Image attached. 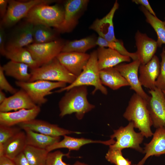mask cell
Wrapping results in <instances>:
<instances>
[{
	"instance_id": "obj_1",
	"label": "cell",
	"mask_w": 165,
	"mask_h": 165,
	"mask_svg": "<svg viewBox=\"0 0 165 165\" xmlns=\"http://www.w3.org/2000/svg\"><path fill=\"white\" fill-rule=\"evenodd\" d=\"M87 95L86 86H76L67 91L59 102L60 117L75 113L78 119H82L86 113L95 107L88 101Z\"/></svg>"
},
{
	"instance_id": "obj_2",
	"label": "cell",
	"mask_w": 165,
	"mask_h": 165,
	"mask_svg": "<svg viewBox=\"0 0 165 165\" xmlns=\"http://www.w3.org/2000/svg\"><path fill=\"white\" fill-rule=\"evenodd\" d=\"M123 116L132 122L134 127L138 128L144 137L147 138L153 135L151 129L152 123L147 101L136 93L131 97Z\"/></svg>"
},
{
	"instance_id": "obj_3",
	"label": "cell",
	"mask_w": 165,
	"mask_h": 165,
	"mask_svg": "<svg viewBox=\"0 0 165 165\" xmlns=\"http://www.w3.org/2000/svg\"><path fill=\"white\" fill-rule=\"evenodd\" d=\"M89 61L81 74L72 83L66 87L56 90L57 93L68 91L76 86H92L94 89L92 94L99 90L104 95H107V89L102 84L100 77V71L98 65L97 51H94L90 54Z\"/></svg>"
},
{
	"instance_id": "obj_4",
	"label": "cell",
	"mask_w": 165,
	"mask_h": 165,
	"mask_svg": "<svg viewBox=\"0 0 165 165\" xmlns=\"http://www.w3.org/2000/svg\"><path fill=\"white\" fill-rule=\"evenodd\" d=\"M64 13V9L57 5L42 4L33 7L25 18L26 22L33 25H43L57 30L63 22Z\"/></svg>"
},
{
	"instance_id": "obj_5",
	"label": "cell",
	"mask_w": 165,
	"mask_h": 165,
	"mask_svg": "<svg viewBox=\"0 0 165 165\" xmlns=\"http://www.w3.org/2000/svg\"><path fill=\"white\" fill-rule=\"evenodd\" d=\"M28 82L38 80L60 82L71 84L77 77L70 72L56 58L36 68L31 69Z\"/></svg>"
},
{
	"instance_id": "obj_6",
	"label": "cell",
	"mask_w": 165,
	"mask_h": 165,
	"mask_svg": "<svg viewBox=\"0 0 165 165\" xmlns=\"http://www.w3.org/2000/svg\"><path fill=\"white\" fill-rule=\"evenodd\" d=\"M15 84L24 90L33 101L39 106L48 101L45 97L53 93L52 91L57 88L66 86V83L60 82H52L44 80H38L32 82L16 81Z\"/></svg>"
},
{
	"instance_id": "obj_7",
	"label": "cell",
	"mask_w": 165,
	"mask_h": 165,
	"mask_svg": "<svg viewBox=\"0 0 165 165\" xmlns=\"http://www.w3.org/2000/svg\"><path fill=\"white\" fill-rule=\"evenodd\" d=\"M134 123L130 122L126 127H121L114 130L111 139L115 138L114 143L109 145V147L122 149L127 148H131L140 152L143 153V149L140 145L143 140L144 135L140 132H136L134 130Z\"/></svg>"
},
{
	"instance_id": "obj_8",
	"label": "cell",
	"mask_w": 165,
	"mask_h": 165,
	"mask_svg": "<svg viewBox=\"0 0 165 165\" xmlns=\"http://www.w3.org/2000/svg\"><path fill=\"white\" fill-rule=\"evenodd\" d=\"M55 1L53 0H9L7 12L1 24L6 27H11L21 19L25 18L35 6L42 4H50Z\"/></svg>"
},
{
	"instance_id": "obj_9",
	"label": "cell",
	"mask_w": 165,
	"mask_h": 165,
	"mask_svg": "<svg viewBox=\"0 0 165 165\" xmlns=\"http://www.w3.org/2000/svg\"><path fill=\"white\" fill-rule=\"evenodd\" d=\"M64 44L61 40H55L42 43H32L25 47L39 67L56 58L61 52Z\"/></svg>"
},
{
	"instance_id": "obj_10",
	"label": "cell",
	"mask_w": 165,
	"mask_h": 165,
	"mask_svg": "<svg viewBox=\"0 0 165 165\" xmlns=\"http://www.w3.org/2000/svg\"><path fill=\"white\" fill-rule=\"evenodd\" d=\"M149 93L151 96L146 101L152 125L156 128H165V97L162 90L156 87Z\"/></svg>"
},
{
	"instance_id": "obj_11",
	"label": "cell",
	"mask_w": 165,
	"mask_h": 165,
	"mask_svg": "<svg viewBox=\"0 0 165 165\" xmlns=\"http://www.w3.org/2000/svg\"><path fill=\"white\" fill-rule=\"evenodd\" d=\"M87 0H69L64 4V19L57 30L62 32H68L72 31L77 24L79 16L86 6Z\"/></svg>"
},
{
	"instance_id": "obj_12",
	"label": "cell",
	"mask_w": 165,
	"mask_h": 165,
	"mask_svg": "<svg viewBox=\"0 0 165 165\" xmlns=\"http://www.w3.org/2000/svg\"><path fill=\"white\" fill-rule=\"evenodd\" d=\"M140 64V61L138 59L128 64H119L115 67L128 82L130 89L133 90L136 94L147 100L149 96L142 88L138 76Z\"/></svg>"
},
{
	"instance_id": "obj_13",
	"label": "cell",
	"mask_w": 165,
	"mask_h": 165,
	"mask_svg": "<svg viewBox=\"0 0 165 165\" xmlns=\"http://www.w3.org/2000/svg\"><path fill=\"white\" fill-rule=\"evenodd\" d=\"M22 129H28L52 137H61L72 133L81 134L79 132L70 130L59 127L57 125L36 119L18 124Z\"/></svg>"
},
{
	"instance_id": "obj_14",
	"label": "cell",
	"mask_w": 165,
	"mask_h": 165,
	"mask_svg": "<svg viewBox=\"0 0 165 165\" xmlns=\"http://www.w3.org/2000/svg\"><path fill=\"white\" fill-rule=\"evenodd\" d=\"M90 56L86 53L61 52L56 58L68 71L78 77L87 64Z\"/></svg>"
},
{
	"instance_id": "obj_15",
	"label": "cell",
	"mask_w": 165,
	"mask_h": 165,
	"mask_svg": "<svg viewBox=\"0 0 165 165\" xmlns=\"http://www.w3.org/2000/svg\"><path fill=\"white\" fill-rule=\"evenodd\" d=\"M135 39L138 59L141 64H145L155 55L158 47L156 41L139 31L136 32Z\"/></svg>"
},
{
	"instance_id": "obj_16",
	"label": "cell",
	"mask_w": 165,
	"mask_h": 165,
	"mask_svg": "<svg viewBox=\"0 0 165 165\" xmlns=\"http://www.w3.org/2000/svg\"><path fill=\"white\" fill-rule=\"evenodd\" d=\"M119 7V4L116 0L109 12L102 18L96 19L90 27L97 32L99 36L109 42L118 40L115 36L113 20Z\"/></svg>"
},
{
	"instance_id": "obj_17",
	"label": "cell",
	"mask_w": 165,
	"mask_h": 165,
	"mask_svg": "<svg viewBox=\"0 0 165 165\" xmlns=\"http://www.w3.org/2000/svg\"><path fill=\"white\" fill-rule=\"evenodd\" d=\"M139 72V79L140 84L150 90L156 88V81L160 72V63L158 57L155 55L145 64H140Z\"/></svg>"
},
{
	"instance_id": "obj_18",
	"label": "cell",
	"mask_w": 165,
	"mask_h": 165,
	"mask_svg": "<svg viewBox=\"0 0 165 165\" xmlns=\"http://www.w3.org/2000/svg\"><path fill=\"white\" fill-rule=\"evenodd\" d=\"M41 111L37 105L31 109H22L13 112H0V124L13 126L35 119Z\"/></svg>"
},
{
	"instance_id": "obj_19",
	"label": "cell",
	"mask_w": 165,
	"mask_h": 165,
	"mask_svg": "<svg viewBox=\"0 0 165 165\" xmlns=\"http://www.w3.org/2000/svg\"><path fill=\"white\" fill-rule=\"evenodd\" d=\"M37 105L32 100L27 93L20 89L12 95L7 97L0 104V112H7L22 109H31Z\"/></svg>"
},
{
	"instance_id": "obj_20",
	"label": "cell",
	"mask_w": 165,
	"mask_h": 165,
	"mask_svg": "<svg viewBox=\"0 0 165 165\" xmlns=\"http://www.w3.org/2000/svg\"><path fill=\"white\" fill-rule=\"evenodd\" d=\"M99 70L115 67L123 62H129L131 58L110 48L99 47L97 50Z\"/></svg>"
},
{
	"instance_id": "obj_21",
	"label": "cell",
	"mask_w": 165,
	"mask_h": 165,
	"mask_svg": "<svg viewBox=\"0 0 165 165\" xmlns=\"http://www.w3.org/2000/svg\"><path fill=\"white\" fill-rule=\"evenodd\" d=\"M153 135L150 142L145 144L143 153L145 155L138 163V165H143L147 158L150 156H158L165 154V128H157Z\"/></svg>"
},
{
	"instance_id": "obj_22",
	"label": "cell",
	"mask_w": 165,
	"mask_h": 165,
	"mask_svg": "<svg viewBox=\"0 0 165 165\" xmlns=\"http://www.w3.org/2000/svg\"><path fill=\"white\" fill-rule=\"evenodd\" d=\"M27 145L25 132L21 130L3 144H0V156L4 155L13 160L23 152Z\"/></svg>"
},
{
	"instance_id": "obj_23",
	"label": "cell",
	"mask_w": 165,
	"mask_h": 165,
	"mask_svg": "<svg viewBox=\"0 0 165 165\" xmlns=\"http://www.w3.org/2000/svg\"><path fill=\"white\" fill-rule=\"evenodd\" d=\"M111 139L107 141L94 140L84 138H76L67 135L64 136L61 141L57 142L48 148L46 149L49 152L60 148H65L71 150H78L82 146L91 143H99L110 145L113 143Z\"/></svg>"
},
{
	"instance_id": "obj_24",
	"label": "cell",
	"mask_w": 165,
	"mask_h": 165,
	"mask_svg": "<svg viewBox=\"0 0 165 165\" xmlns=\"http://www.w3.org/2000/svg\"><path fill=\"white\" fill-rule=\"evenodd\" d=\"M34 25L26 22L18 30L6 47V50L24 47L33 43Z\"/></svg>"
},
{
	"instance_id": "obj_25",
	"label": "cell",
	"mask_w": 165,
	"mask_h": 165,
	"mask_svg": "<svg viewBox=\"0 0 165 165\" xmlns=\"http://www.w3.org/2000/svg\"><path fill=\"white\" fill-rule=\"evenodd\" d=\"M100 77L103 85L107 86L113 90L129 86L126 79L115 67H111L100 70Z\"/></svg>"
},
{
	"instance_id": "obj_26",
	"label": "cell",
	"mask_w": 165,
	"mask_h": 165,
	"mask_svg": "<svg viewBox=\"0 0 165 165\" xmlns=\"http://www.w3.org/2000/svg\"><path fill=\"white\" fill-rule=\"evenodd\" d=\"M23 130L25 132L27 145L46 149L54 144L60 141L61 137L50 136L27 128Z\"/></svg>"
},
{
	"instance_id": "obj_27",
	"label": "cell",
	"mask_w": 165,
	"mask_h": 165,
	"mask_svg": "<svg viewBox=\"0 0 165 165\" xmlns=\"http://www.w3.org/2000/svg\"><path fill=\"white\" fill-rule=\"evenodd\" d=\"M2 66L6 75L14 78L16 81H29L31 74L28 72L30 68L27 64L10 61Z\"/></svg>"
},
{
	"instance_id": "obj_28",
	"label": "cell",
	"mask_w": 165,
	"mask_h": 165,
	"mask_svg": "<svg viewBox=\"0 0 165 165\" xmlns=\"http://www.w3.org/2000/svg\"><path fill=\"white\" fill-rule=\"evenodd\" d=\"M4 56L10 61L26 64L31 69L39 67L30 52L25 47L6 50Z\"/></svg>"
},
{
	"instance_id": "obj_29",
	"label": "cell",
	"mask_w": 165,
	"mask_h": 165,
	"mask_svg": "<svg viewBox=\"0 0 165 165\" xmlns=\"http://www.w3.org/2000/svg\"><path fill=\"white\" fill-rule=\"evenodd\" d=\"M140 9L145 17L146 21L150 24L156 33L158 47H161L162 44H165V24L164 22L156 16L152 15L143 6H141Z\"/></svg>"
},
{
	"instance_id": "obj_30",
	"label": "cell",
	"mask_w": 165,
	"mask_h": 165,
	"mask_svg": "<svg viewBox=\"0 0 165 165\" xmlns=\"http://www.w3.org/2000/svg\"><path fill=\"white\" fill-rule=\"evenodd\" d=\"M96 40L92 37L69 41L64 44L61 52H77L85 53L88 50L95 46Z\"/></svg>"
},
{
	"instance_id": "obj_31",
	"label": "cell",
	"mask_w": 165,
	"mask_h": 165,
	"mask_svg": "<svg viewBox=\"0 0 165 165\" xmlns=\"http://www.w3.org/2000/svg\"><path fill=\"white\" fill-rule=\"evenodd\" d=\"M23 152L31 165H46L49 152L46 149L27 145Z\"/></svg>"
},
{
	"instance_id": "obj_32",
	"label": "cell",
	"mask_w": 165,
	"mask_h": 165,
	"mask_svg": "<svg viewBox=\"0 0 165 165\" xmlns=\"http://www.w3.org/2000/svg\"><path fill=\"white\" fill-rule=\"evenodd\" d=\"M33 43H42L55 40V34L51 27L42 24L34 25Z\"/></svg>"
},
{
	"instance_id": "obj_33",
	"label": "cell",
	"mask_w": 165,
	"mask_h": 165,
	"mask_svg": "<svg viewBox=\"0 0 165 165\" xmlns=\"http://www.w3.org/2000/svg\"><path fill=\"white\" fill-rule=\"evenodd\" d=\"M96 45L99 47H107L115 50L122 55L129 57L133 61L138 60L136 53L128 52L124 46L122 40L118 39L116 41L109 42L99 36L96 40Z\"/></svg>"
},
{
	"instance_id": "obj_34",
	"label": "cell",
	"mask_w": 165,
	"mask_h": 165,
	"mask_svg": "<svg viewBox=\"0 0 165 165\" xmlns=\"http://www.w3.org/2000/svg\"><path fill=\"white\" fill-rule=\"evenodd\" d=\"M122 150L109 147L105 157L110 163L116 165H131V162L123 155Z\"/></svg>"
},
{
	"instance_id": "obj_35",
	"label": "cell",
	"mask_w": 165,
	"mask_h": 165,
	"mask_svg": "<svg viewBox=\"0 0 165 165\" xmlns=\"http://www.w3.org/2000/svg\"><path fill=\"white\" fill-rule=\"evenodd\" d=\"M70 152L64 153L60 150L49 152L46 160V165H71L63 160V157L64 156L70 157ZM72 165H89L88 164L76 161Z\"/></svg>"
},
{
	"instance_id": "obj_36",
	"label": "cell",
	"mask_w": 165,
	"mask_h": 165,
	"mask_svg": "<svg viewBox=\"0 0 165 165\" xmlns=\"http://www.w3.org/2000/svg\"><path fill=\"white\" fill-rule=\"evenodd\" d=\"M20 127L0 124V144H3L20 131Z\"/></svg>"
},
{
	"instance_id": "obj_37",
	"label": "cell",
	"mask_w": 165,
	"mask_h": 165,
	"mask_svg": "<svg viewBox=\"0 0 165 165\" xmlns=\"http://www.w3.org/2000/svg\"><path fill=\"white\" fill-rule=\"evenodd\" d=\"M161 61L160 63V72L155 83L156 88L165 90V48L164 47L160 54Z\"/></svg>"
},
{
	"instance_id": "obj_38",
	"label": "cell",
	"mask_w": 165,
	"mask_h": 165,
	"mask_svg": "<svg viewBox=\"0 0 165 165\" xmlns=\"http://www.w3.org/2000/svg\"><path fill=\"white\" fill-rule=\"evenodd\" d=\"M0 90H4L12 94L18 90L12 86L8 82L5 77L2 66L1 65L0 66Z\"/></svg>"
},
{
	"instance_id": "obj_39",
	"label": "cell",
	"mask_w": 165,
	"mask_h": 165,
	"mask_svg": "<svg viewBox=\"0 0 165 165\" xmlns=\"http://www.w3.org/2000/svg\"><path fill=\"white\" fill-rule=\"evenodd\" d=\"M5 34L2 25H0V52L1 54L4 56L6 51L5 45Z\"/></svg>"
},
{
	"instance_id": "obj_40",
	"label": "cell",
	"mask_w": 165,
	"mask_h": 165,
	"mask_svg": "<svg viewBox=\"0 0 165 165\" xmlns=\"http://www.w3.org/2000/svg\"><path fill=\"white\" fill-rule=\"evenodd\" d=\"M13 160L16 165H31L23 152L16 156Z\"/></svg>"
},
{
	"instance_id": "obj_41",
	"label": "cell",
	"mask_w": 165,
	"mask_h": 165,
	"mask_svg": "<svg viewBox=\"0 0 165 165\" xmlns=\"http://www.w3.org/2000/svg\"><path fill=\"white\" fill-rule=\"evenodd\" d=\"M132 1L137 4L141 5L152 15L155 16H156L155 13L152 9L148 0H133Z\"/></svg>"
},
{
	"instance_id": "obj_42",
	"label": "cell",
	"mask_w": 165,
	"mask_h": 165,
	"mask_svg": "<svg viewBox=\"0 0 165 165\" xmlns=\"http://www.w3.org/2000/svg\"><path fill=\"white\" fill-rule=\"evenodd\" d=\"M9 0H0V16L3 18L5 16L7 11Z\"/></svg>"
},
{
	"instance_id": "obj_43",
	"label": "cell",
	"mask_w": 165,
	"mask_h": 165,
	"mask_svg": "<svg viewBox=\"0 0 165 165\" xmlns=\"http://www.w3.org/2000/svg\"><path fill=\"white\" fill-rule=\"evenodd\" d=\"M0 165H16L13 160L3 155L0 156Z\"/></svg>"
},
{
	"instance_id": "obj_44",
	"label": "cell",
	"mask_w": 165,
	"mask_h": 165,
	"mask_svg": "<svg viewBox=\"0 0 165 165\" xmlns=\"http://www.w3.org/2000/svg\"><path fill=\"white\" fill-rule=\"evenodd\" d=\"M6 98V94L3 90H0V104L3 102Z\"/></svg>"
},
{
	"instance_id": "obj_45",
	"label": "cell",
	"mask_w": 165,
	"mask_h": 165,
	"mask_svg": "<svg viewBox=\"0 0 165 165\" xmlns=\"http://www.w3.org/2000/svg\"><path fill=\"white\" fill-rule=\"evenodd\" d=\"M162 91L165 97V90H162Z\"/></svg>"
},
{
	"instance_id": "obj_46",
	"label": "cell",
	"mask_w": 165,
	"mask_h": 165,
	"mask_svg": "<svg viewBox=\"0 0 165 165\" xmlns=\"http://www.w3.org/2000/svg\"><path fill=\"white\" fill-rule=\"evenodd\" d=\"M163 22H164V24H165V17H164V20L163 21Z\"/></svg>"
},
{
	"instance_id": "obj_47",
	"label": "cell",
	"mask_w": 165,
	"mask_h": 165,
	"mask_svg": "<svg viewBox=\"0 0 165 165\" xmlns=\"http://www.w3.org/2000/svg\"><path fill=\"white\" fill-rule=\"evenodd\" d=\"M138 165V164H134V165Z\"/></svg>"
}]
</instances>
